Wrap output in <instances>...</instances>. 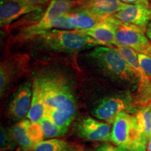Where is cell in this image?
Masks as SVG:
<instances>
[{
	"label": "cell",
	"mask_w": 151,
	"mask_h": 151,
	"mask_svg": "<svg viewBox=\"0 0 151 151\" xmlns=\"http://www.w3.org/2000/svg\"><path fill=\"white\" fill-rule=\"evenodd\" d=\"M33 82L39 86L43 93L44 116L67 132L74 119L76 109L69 81L62 73L48 72L36 76Z\"/></svg>",
	"instance_id": "1"
},
{
	"label": "cell",
	"mask_w": 151,
	"mask_h": 151,
	"mask_svg": "<svg viewBox=\"0 0 151 151\" xmlns=\"http://www.w3.org/2000/svg\"><path fill=\"white\" fill-rule=\"evenodd\" d=\"M88 61L111 81L137 85L138 73L120 55L115 47L98 46L86 55Z\"/></svg>",
	"instance_id": "2"
},
{
	"label": "cell",
	"mask_w": 151,
	"mask_h": 151,
	"mask_svg": "<svg viewBox=\"0 0 151 151\" xmlns=\"http://www.w3.org/2000/svg\"><path fill=\"white\" fill-rule=\"evenodd\" d=\"M39 48L47 51L76 54L99 46L95 40L79 29H52L33 40Z\"/></svg>",
	"instance_id": "3"
},
{
	"label": "cell",
	"mask_w": 151,
	"mask_h": 151,
	"mask_svg": "<svg viewBox=\"0 0 151 151\" xmlns=\"http://www.w3.org/2000/svg\"><path fill=\"white\" fill-rule=\"evenodd\" d=\"M78 5V0H52L48 8L37 22H32L11 37V43L26 42L53 29L55 22L64 15L71 12Z\"/></svg>",
	"instance_id": "4"
},
{
	"label": "cell",
	"mask_w": 151,
	"mask_h": 151,
	"mask_svg": "<svg viewBox=\"0 0 151 151\" xmlns=\"http://www.w3.org/2000/svg\"><path fill=\"white\" fill-rule=\"evenodd\" d=\"M111 141L128 151H147L148 139L141 132L136 115L119 113L113 123Z\"/></svg>",
	"instance_id": "5"
},
{
	"label": "cell",
	"mask_w": 151,
	"mask_h": 151,
	"mask_svg": "<svg viewBox=\"0 0 151 151\" xmlns=\"http://www.w3.org/2000/svg\"><path fill=\"white\" fill-rule=\"evenodd\" d=\"M30 55L16 52L4 58L0 64V94L2 98L14 88L29 69Z\"/></svg>",
	"instance_id": "6"
},
{
	"label": "cell",
	"mask_w": 151,
	"mask_h": 151,
	"mask_svg": "<svg viewBox=\"0 0 151 151\" xmlns=\"http://www.w3.org/2000/svg\"><path fill=\"white\" fill-rule=\"evenodd\" d=\"M146 27H141L120 21L116 18V46L127 47L138 53L151 56V41L146 35ZM115 46V47H116Z\"/></svg>",
	"instance_id": "7"
},
{
	"label": "cell",
	"mask_w": 151,
	"mask_h": 151,
	"mask_svg": "<svg viewBox=\"0 0 151 151\" xmlns=\"http://www.w3.org/2000/svg\"><path fill=\"white\" fill-rule=\"evenodd\" d=\"M137 109L129 94H117L106 97L96 106L93 110V116L98 120L113 124L119 113H135Z\"/></svg>",
	"instance_id": "8"
},
{
	"label": "cell",
	"mask_w": 151,
	"mask_h": 151,
	"mask_svg": "<svg viewBox=\"0 0 151 151\" xmlns=\"http://www.w3.org/2000/svg\"><path fill=\"white\" fill-rule=\"evenodd\" d=\"M113 16L126 23L147 27L151 22V6L148 0H139L136 3L127 4Z\"/></svg>",
	"instance_id": "9"
},
{
	"label": "cell",
	"mask_w": 151,
	"mask_h": 151,
	"mask_svg": "<svg viewBox=\"0 0 151 151\" xmlns=\"http://www.w3.org/2000/svg\"><path fill=\"white\" fill-rule=\"evenodd\" d=\"M42 6L22 2L18 0H1L0 24L1 27L7 28L12 22L22 16L30 13L41 12Z\"/></svg>",
	"instance_id": "10"
},
{
	"label": "cell",
	"mask_w": 151,
	"mask_h": 151,
	"mask_svg": "<svg viewBox=\"0 0 151 151\" xmlns=\"http://www.w3.org/2000/svg\"><path fill=\"white\" fill-rule=\"evenodd\" d=\"M32 99V84L24 82L15 92L8 107L9 116L18 120L27 116Z\"/></svg>",
	"instance_id": "11"
},
{
	"label": "cell",
	"mask_w": 151,
	"mask_h": 151,
	"mask_svg": "<svg viewBox=\"0 0 151 151\" xmlns=\"http://www.w3.org/2000/svg\"><path fill=\"white\" fill-rule=\"evenodd\" d=\"M111 128L110 124L92 118L83 119L77 127L78 134L83 139L91 141H111Z\"/></svg>",
	"instance_id": "12"
},
{
	"label": "cell",
	"mask_w": 151,
	"mask_h": 151,
	"mask_svg": "<svg viewBox=\"0 0 151 151\" xmlns=\"http://www.w3.org/2000/svg\"><path fill=\"white\" fill-rule=\"evenodd\" d=\"M127 3L121 0H78V7L99 16H113L123 9Z\"/></svg>",
	"instance_id": "13"
},
{
	"label": "cell",
	"mask_w": 151,
	"mask_h": 151,
	"mask_svg": "<svg viewBox=\"0 0 151 151\" xmlns=\"http://www.w3.org/2000/svg\"><path fill=\"white\" fill-rule=\"evenodd\" d=\"M114 16H109L104 22L95 27L88 29H79L81 32L89 36L99 43V46L115 47L116 46L115 38Z\"/></svg>",
	"instance_id": "14"
},
{
	"label": "cell",
	"mask_w": 151,
	"mask_h": 151,
	"mask_svg": "<svg viewBox=\"0 0 151 151\" xmlns=\"http://www.w3.org/2000/svg\"><path fill=\"white\" fill-rule=\"evenodd\" d=\"M67 15L75 29H90L104 22L109 17L91 14L78 7H76Z\"/></svg>",
	"instance_id": "15"
},
{
	"label": "cell",
	"mask_w": 151,
	"mask_h": 151,
	"mask_svg": "<svg viewBox=\"0 0 151 151\" xmlns=\"http://www.w3.org/2000/svg\"><path fill=\"white\" fill-rule=\"evenodd\" d=\"M44 102L43 95L39 86L33 82L32 83V99L31 107L27 117L31 122H39L44 116Z\"/></svg>",
	"instance_id": "16"
},
{
	"label": "cell",
	"mask_w": 151,
	"mask_h": 151,
	"mask_svg": "<svg viewBox=\"0 0 151 151\" xmlns=\"http://www.w3.org/2000/svg\"><path fill=\"white\" fill-rule=\"evenodd\" d=\"M9 131L17 145L20 146L22 150L33 151L35 144L30 140L21 122L12 126Z\"/></svg>",
	"instance_id": "17"
},
{
	"label": "cell",
	"mask_w": 151,
	"mask_h": 151,
	"mask_svg": "<svg viewBox=\"0 0 151 151\" xmlns=\"http://www.w3.org/2000/svg\"><path fill=\"white\" fill-rule=\"evenodd\" d=\"M136 116L141 132L148 140L151 137V108L143 107L137 111Z\"/></svg>",
	"instance_id": "18"
},
{
	"label": "cell",
	"mask_w": 151,
	"mask_h": 151,
	"mask_svg": "<svg viewBox=\"0 0 151 151\" xmlns=\"http://www.w3.org/2000/svg\"><path fill=\"white\" fill-rule=\"evenodd\" d=\"M67 148H69V145L65 141L53 138L37 143L33 151H63Z\"/></svg>",
	"instance_id": "19"
},
{
	"label": "cell",
	"mask_w": 151,
	"mask_h": 151,
	"mask_svg": "<svg viewBox=\"0 0 151 151\" xmlns=\"http://www.w3.org/2000/svg\"><path fill=\"white\" fill-rule=\"evenodd\" d=\"M21 123L24 126L28 137L35 144L43 141L44 139L42 127L39 122H33L29 120H23Z\"/></svg>",
	"instance_id": "20"
},
{
	"label": "cell",
	"mask_w": 151,
	"mask_h": 151,
	"mask_svg": "<svg viewBox=\"0 0 151 151\" xmlns=\"http://www.w3.org/2000/svg\"><path fill=\"white\" fill-rule=\"evenodd\" d=\"M45 138H55L65 134L66 132L52 122L48 117L44 116L39 121Z\"/></svg>",
	"instance_id": "21"
},
{
	"label": "cell",
	"mask_w": 151,
	"mask_h": 151,
	"mask_svg": "<svg viewBox=\"0 0 151 151\" xmlns=\"http://www.w3.org/2000/svg\"><path fill=\"white\" fill-rule=\"evenodd\" d=\"M17 143L12 136L11 135L9 129L6 130L4 127H1L0 132V148L1 151L14 150L16 147Z\"/></svg>",
	"instance_id": "22"
},
{
	"label": "cell",
	"mask_w": 151,
	"mask_h": 151,
	"mask_svg": "<svg viewBox=\"0 0 151 151\" xmlns=\"http://www.w3.org/2000/svg\"><path fill=\"white\" fill-rule=\"evenodd\" d=\"M138 60L145 74L151 81V56L146 54L138 53Z\"/></svg>",
	"instance_id": "23"
},
{
	"label": "cell",
	"mask_w": 151,
	"mask_h": 151,
	"mask_svg": "<svg viewBox=\"0 0 151 151\" xmlns=\"http://www.w3.org/2000/svg\"><path fill=\"white\" fill-rule=\"evenodd\" d=\"M56 28L58 29H64V30H73L75 28L71 23L69 20L67 14L60 17L55 22L53 25V29Z\"/></svg>",
	"instance_id": "24"
},
{
	"label": "cell",
	"mask_w": 151,
	"mask_h": 151,
	"mask_svg": "<svg viewBox=\"0 0 151 151\" xmlns=\"http://www.w3.org/2000/svg\"><path fill=\"white\" fill-rule=\"evenodd\" d=\"M97 151H128L125 149L120 148L118 146H114L108 143L101 144L97 148Z\"/></svg>",
	"instance_id": "25"
},
{
	"label": "cell",
	"mask_w": 151,
	"mask_h": 151,
	"mask_svg": "<svg viewBox=\"0 0 151 151\" xmlns=\"http://www.w3.org/2000/svg\"><path fill=\"white\" fill-rule=\"evenodd\" d=\"M18 1L29 4L40 6H42L46 5V4H48L49 0H18Z\"/></svg>",
	"instance_id": "26"
},
{
	"label": "cell",
	"mask_w": 151,
	"mask_h": 151,
	"mask_svg": "<svg viewBox=\"0 0 151 151\" xmlns=\"http://www.w3.org/2000/svg\"><path fill=\"white\" fill-rule=\"evenodd\" d=\"M146 33L147 37H148V39H150L151 41V23H150L148 26H147Z\"/></svg>",
	"instance_id": "27"
},
{
	"label": "cell",
	"mask_w": 151,
	"mask_h": 151,
	"mask_svg": "<svg viewBox=\"0 0 151 151\" xmlns=\"http://www.w3.org/2000/svg\"><path fill=\"white\" fill-rule=\"evenodd\" d=\"M147 151H151V137L148 139L147 143Z\"/></svg>",
	"instance_id": "28"
},
{
	"label": "cell",
	"mask_w": 151,
	"mask_h": 151,
	"mask_svg": "<svg viewBox=\"0 0 151 151\" xmlns=\"http://www.w3.org/2000/svg\"><path fill=\"white\" fill-rule=\"evenodd\" d=\"M139 1V0H125L126 2L132 3V4L136 3V2H137V1Z\"/></svg>",
	"instance_id": "29"
},
{
	"label": "cell",
	"mask_w": 151,
	"mask_h": 151,
	"mask_svg": "<svg viewBox=\"0 0 151 151\" xmlns=\"http://www.w3.org/2000/svg\"><path fill=\"white\" fill-rule=\"evenodd\" d=\"M146 106H147V107H149V108H151V102L149 103L148 105Z\"/></svg>",
	"instance_id": "30"
},
{
	"label": "cell",
	"mask_w": 151,
	"mask_h": 151,
	"mask_svg": "<svg viewBox=\"0 0 151 151\" xmlns=\"http://www.w3.org/2000/svg\"><path fill=\"white\" fill-rule=\"evenodd\" d=\"M63 151H73V150H70V149H69V148H67V149H66V150H63Z\"/></svg>",
	"instance_id": "31"
},
{
	"label": "cell",
	"mask_w": 151,
	"mask_h": 151,
	"mask_svg": "<svg viewBox=\"0 0 151 151\" xmlns=\"http://www.w3.org/2000/svg\"><path fill=\"white\" fill-rule=\"evenodd\" d=\"M122 1H124V2H125L126 3V1H125V0H121Z\"/></svg>",
	"instance_id": "32"
}]
</instances>
